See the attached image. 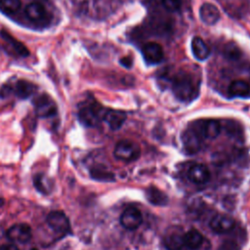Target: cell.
I'll return each instance as SVG.
<instances>
[{
    "mask_svg": "<svg viewBox=\"0 0 250 250\" xmlns=\"http://www.w3.org/2000/svg\"><path fill=\"white\" fill-rule=\"evenodd\" d=\"M201 135L197 129H187L182 135V142L185 149L188 153H195L201 148Z\"/></svg>",
    "mask_w": 250,
    "mask_h": 250,
    "instance_id": "cell-7",
    "label": "cell"
},
{
    "mask_svg": "<svg viewBox=\"0 0 250 250\" xmlns=\"http://www.w3.org/2000/svg\"><path fill=\"white\" fill-rule=\"evenodd\" d=\"M7 237L16 243H26L31 238V228L25 223L13 225L6 231Z\"/></svg>",
    "mask_w": 250,
    "mask_h": 250,
    "instance_id": "cell-6",
    "label": "cell"
},
{
    "mask_svg": "<svg viewBox=\"0 0 250 250\" xmlns=\"http://www.w3.org/2000/svg\"><path fill=\"white\" fill-rule=\"evenodd\" d=\"M103 118L111 130H118L126 120V113L117 109H107L104 113Z\"/></svg>",
    "mask_w": 250,
    "mask_h": 250,
    "instance_id": "cell-14",
    "label": "cell"
},
{
    "mask_svg": "<svg viewBox=\"0 0 250 250\" xmlns=\"http://www.w3.org/2000/svg\"><path fill=\"white\" fill-rule=\"evenodd\" d=\"M229 93L231 97H246L250 93V86L242 79H235L229 84Z\"/></svg>",
    "mask_w": 250,
    "mask_h": 250,
    "instance_id": "cell-21",
    "label": "cell"
},
{
    "mask_svg": "<svg viewBox=\"0 0 250 250\" xmlns=\"http://www.w3.org/2000/svg\"><path fill=\"white\" fill-rule=\"evenodd\" d=\"M199 17L201 21L208 25L217 23L220 20V11L212 3H203L199 8Z\"/></svg>",
    "mask_w": 250,
    "mask_h": 250,
    "instance_id": "cell-12",
    "label": "cell"
},
{
    "mask_svg": "<svg viewBox=\"0 0 250 250\" xmlns=\"http://www.w3.org/2000/svg\"><path fill=\"white\" fill-rule=\"evenodd\" d=\"M191 51L194 58L198 61H205L210 55L208 45L200 37H194L191 40Z\"/></svg>",
    "mask_w": 250,
    "mask_h": 250,
    "instance_id": "cell-17",
    "label": "cell"
},
{
    "mask_svg": "<svg viewBox=\"0 0 250 250\" xmlns=\"http://www.w3.org/2000/svg\"><path fill=\"white\" fill-rule=\"evenodd\" d=\"M33 183L36 188L42 193H48L51 189V185L49 184L48 179L42 174L36 175L33 179Z\"/></svg>",
    "mask_w": 250,
    "mask_h": 250,
    "instance_id": "cell-24",
    "label": "cell"
},
{
    "mask_svg": "<svg viewBox=\"0 0 250 250\" xmlns=\"http://www.w3.org/2000/svg\"><path fill=\"white\" fill-rule=\"evenodd\" d=\"M226 54L228 55L229 58L233 59V58H236V57H237V55H238V50H237V48H236L234 45L229 44V45L227 46V48H226Z\"/></svg>",
    "mask_w": 250,
    "mask_h": 250,
    "instance_id": "cell-27",
    "label": "cell"
},
{
    "mask_svg": "<svg viewBox=\"0 0 250 250\" xmlns=\"http://www.w3.org/2000/svg\"><path fill=\"white\" fill-rule=\"evenodd\" d=\"M185 245L190 250L198 249L203 243V235L195 229H190L184 234Z\"/></svg>",
    "mask_w": 250,
    "mask_h": 250,
    "instance_id": "cell-18",
    "label": "cell"
},
{
    "mask_svg": "<svg viewBox=\"0 0 250 250\" xmlns=\"http://www.w3.org/2000/svg\"><path fill=\"white\" fill-rule=\"evenodd\" d=\"M184 234L180 230L173 229L170 230L163 239V243L168 250H180L185 245Z\"/></svg>",
    "mask_w": 250,
    "mask_h": 250,
    "instance_id": "cell-15",
    "label": "cell"
},
{
    "mask_svg": "<svg viewBox=\"0 0 250 250\" xmlns=\"http://www.w3.org/2000/svg\"><path fill=\"white\" fill-rule=\"evenodd\" d=\"M142 52H143L145 61L148 64H155V63L160 62L164 56L162 47L155 42L146 43L144 46Z\"/></svg>",
    "mask_w": 250,
    "mask_h": 250,
    "instance_id": "cell-11",
    "label": "cell"
},
{
    "mask_svg": "<svg viewBox=\"0 0 250 250\" xmlns=\"http://www.w3.org/2000/svg\"><path fill=\"white\" fill-rule=\"evenodd\" d=\"M25 17L32 22L39 24L48 21V13L45 7L39 2H32L25 7Z\"/></svg>",
    "mask_w": 250,
    "mask_h": 250,
    "instance_id": "cell-10",
    "label": "cell"
},
{
    "mask_svg": "<svg viewBox=\"0 0 250 250\" xmlns=\"http://www.w3.org/2000/svg\"><path fill=\"white\" fill-rule=\"evenodd\" d=\"M21 7V0H0V11L7 16L15 15L19 12Z\"/></svg>",
    "mask_w": 250,
    "mask_h": 250,
    "instance_id": "cell-22",
    "label": "cell"
},
{
    "mask_svg": "<svg viewBox=\"0 0 250 250\" xmlns=\"http://www.w3.org/2000/svg\"><path fill=\"white\" fill-rule=\"evenodd\" d=\"M113 154L115 158L125 161L131 162L137 160L141 155V148L138 144L129 140H123L116 144L114 147Z\"/></svg>",
    "mask_w": 250,
    "mask_h": 250,
    "instance_id": "cell-1",
    "label": "cell"
},
{
    "mask_svg": "<svg viewBox=\"0 0 250 250\" xmlns=\"http://www.w3.org/2000/svg\"><path fill=\"white\" fill-rule=\"evenodd\" d=\"M34 109L37 116L42 118H48L57 114V105L55 102L46 94L38 96L34 102Z\"/></svg>",
    "mask_w": 250,
    "mask_h": 250,
    "instance_id": "cell-5",
    "label": "cell"
},
{
    "mask_svg": "<svg viewBox=\"0 0 250 250\" xmlns=\"http://www.w3.org/2000/svg\"><path fill=\"white\" fill-rule=\"evenodd\" d=\"M120 62H121V64H123L125 67H130L131 64H132V60H131L130 58L125 57V58H123V59L120 60Z\"/></svg>",
    "mask_w": 250,
    "mask_h": 250,
    "instance_id": "cell-30",
    "label": "cell"
},
{
    "mask_svg": "<svg viewBox=\"0 0 250 250\" xmlns=\"http://www.w3.org/2000/svg\"><path fill=\"white\" fill-rule=\"evenodd\" d=\"M35 85L26 80H19L13 87V92L20 99H27L35 92Z\"/></svg>",
    "mask_w": 250,
    "mask_h": 250,
    "instance_id": "cell-19",
    "label": "cell"
},
{
    "mask_svg": "<svg viewBox=\"0 0 250 250\" xmlns=\"http://www.w3.org/2000/svg\"><path fill=\"white\" fill-rule=\"evenodd\" d=\"M200 135L207 139H215L221 132V124L219 121L209 119L200 124V130L197 129Z\"/></svg>",
    "mask_w": 250,
    "mask_h": 250,
    "instance_id": "cell-16",
    "label": "cell"
},
{
    "mask_svg": "<svg viewBox=\"0 0 250 250\" xmlns=\"http://www.w3.org/2000/svg\"><path fill=\"white\" fill-rule=\"evenodd\" d=\"M165 10L169 12H176L182 6V0H161Z\"/></svg>",
    "mask_w": 250,
    "mask_h": 250,
    "instance_id": "cell-26",
    "label": "cell"
},
{
    "mask_svg": "<svg viewBox=\"0 0 250 250\" xmlns=\"http://www.w3.org/2000/svg\"><path fill=\"white\" fill-rule=\"evenodd\" d=\"M0 250H19L17 246L13 244H0Z\"/></svg>",
    "mask_w": 250,
    "mask_h": 250,
    "instance_id": "cell-29",
    "label": "cell"
},
{
    "mask_svg": "<svg viewBox=\"0 0 250 250\" xmlns=\"http://www.w3.org/2000/svg\"><path fill=\"white\" fill-rule=\"evenodd\" d=\"M143 222V215L136 207L126 208L120 216V224L127 229H136Z\"/></svg>",
    "mask_w": 250,
    "mask_h": 250,
    "instance_id": "cell-8",
    "label": "cell"
},
{
    "mask_svg": "<svg viewBox=\"0 0 250 250\" xmlns=\"http://www.w3.org/2000/svg\"><path fill=\"white\" fill-rule=\"evenodd\" d=\"M188 179L194 184H205L210 180V172L203 164H194L188 171Z\"/></svg>",
    "mask_w": 250,
    "mask_h": 250,
    "instance_id": "cell-13",
    "label": "cell"
},
{
    "mask_svg": "<svg viewBox=\"0 0 250 250\" xmlns=\"http://www.w3.org/2000/svg\"><path fill=\"white\" fill-rule=\"evenodd\" d=\"M209 226L213 231H215L216 233L222 234V233H227L232 230L234 229L235 222L229 215L219 214L211 219Z\"/></svg>",
    "mask_w": 250,
    "mask_h": 250,
    "instance_id": "cell-9",
    "label": "cell"
},
{
    "mask_svg": "<svg viewBox=\"0 0 250 250\" xmlns=\"http://www.w3.org/2000/svg\"><path fill=\"white\" fill-rule=\"evenodd\" d=\"M48 226L61 235L67 234L70 231V223L66 215L62 211H52L46 218Z\"/></svg>",
    "mask_w": 250,
    "mask_h": 250,
    "instance_id": "cell-4",
    "label": "cell"
},
{
    "mask_svg": "<svg viewBox=\"0 0 250 250\" xmlns=\"http://www.w3.org/2000/svg\"><path fill=\"white\" fill-rule=\"evenodd\" d=\"M146 196H147V199L152 204L160 205V204H165L167 202V197L165 196V194L154 188H151L146 191Z\"/></svg>",
    "mask_w": 250,
    "mask_h": 250,
    "instance_id": "cell-23",
    "label": "cell"
},
{
    "mask_svg": "<svg viewBox=\"0 0 250 250\" xmlns=\"http://www.w3.org/2000/svg\"><path fill=\"white\" fill-rule=\"evenodd\" d=\"M91 176L92 178L100 181H112L114 179L113 175L110 172L102 170L100 168H95L91 170Z\"/></svg>",
    "mask_w": 250,
    "mask_h": 250,
    "instance_id": "cell-25",
    "label": "cell"
},
{
    "mask_svg": "<svg viewBox=\"0 0 250 250\" xmlns=\"http://www.w3.org/2000/svg\"><path fill=\"white\" fill-rule=\"evenodd\" d=\"M78 118L82 124L88 127L97 126L102 118L101 107L97 104H88L80 107Z\"/></svg>",
    "mask_w": 250,
    "mask_h": 250,
    "instance_id": "cell-3",
    "label": "cell"
},
{
    "mask_svg": "<svg viewBox=\"0 0 250 250\" xmlns=\"http://www.w3.org/2000/svg\"><path fill=\"white\" fill-rule=\"evenodd\" d=\"M173 91L179 100L188 102L192 99L195 89L188 74H180L173 83Z\"/></svg>",
    "mask_w": 250,
    "mask_h": 250,
    "instance_id": "cell-2",
    "label": "cell"
},
{
    "mask_svg": "<svg viewBox=\"0 0 250 250\" xmlns=\"http://www.w3.org/2000/svg\"><path fill=\"white\" fill-rule=\"evenodd\" d=\"M3 202H4V200L2 198H0V206L3 204Z\"/></svg>",
    "mask_w": 250,
    "mask_h": 250,
    "instance_id": "cell-31",
    "label": "cell"
},
{
    "mask_svg": "<svg viewBox=\"0 0 250 250\" xmlns=\"http://www.w3.org/2000/svg\"><path fill=\"white\" fill-rule=\"evenodd\" d=\"M0 36L2 37L3 40H5L7 43H9V44L12 46V48L14 49V51H15L18 55H20V56H21V57H27V56L29 55L28 49H27L21 42L18 41L16 38H14V37H13L9 32H7L6 30H4V29L0 30Z\"/></svg>",
    "mask_w": 250,
    "mask_h": 250,
    "instance_id": "cell-20",
    "label": "cell"
},
{
    "mask_svg": "<svg viewBox=\"0 0 250 250\" xmlns=\"http://www.w3.org/2000/svg\"><path fill=\"white\" fill-rule=\"evenodd\" d=\"M12 92H13V87L9 84H6L0 89V97L6 98V97L10 96Z\"/></svg>",
    "mask_w": 250,
    "mask_h": 250,
    "instance_id": "cell-28",
    "label": "cell"
}]
</instances>
